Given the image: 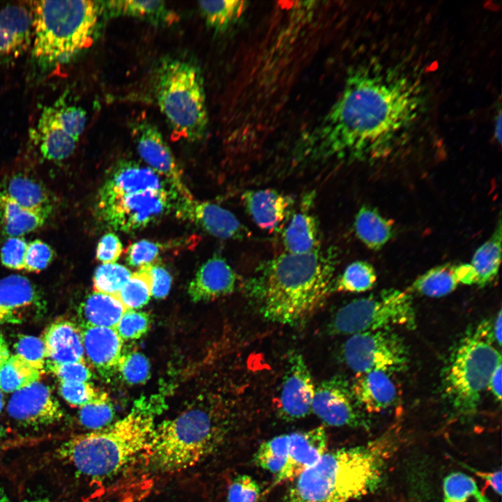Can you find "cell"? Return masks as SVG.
<instances>
[{
	"label": "cell",
	"instance_id": "cell-1",
	"mask_svg": "<svg viewBox=\"0 0 502 502\" xmlns=\"http://www.w3.org/2000/svg\"><path fill=\"white\" fill-rule=\"evenodd\" d=\"M423 106L419 84L404 73L373 63L355 68L299 151L312 161L383 158L412 128Z\"/></svg>",
	"mask_w": 502,
	"mask_h": 502
},
{
	"label": "cell",
	"instance_id": "cell-2",
	"mask_svg": "<svg viewBox=\"0 0 502 502\" xmlns=\"http://www.w3.org/2000/svg\"><path fill=\"white\" fill-rule=\"evenodd\" d=\"M337 253L332 248L284 252L263 262L245 283L264 318L282 324L307 319L332 291Z\"/></svg>",
	"mask_w": 502,
	"mask_h": 502
},
{
	"label": "cell",
	"instance_id": "cell-3",
	"mask_svg": "<svg viewBox=\"0 0 502 502\" xmlns=\"http://www.w3.org/2000/svg\"><path fill=\"white\" fill-rule=\"evenodd\" d=\"M392 430L354 447L326 452L295 479L281 502H350L375 491L397 443Z\"/></svg>",
	"mask_w": 502,
	"mask_h": 502
},
{
	"label": "cell",
	"instance_id": "cell-4",
	"mask_svg": "<svg viewBox=\"0 0 502 502\" xmlns=\"http://www.w3.org/2000/svg\"><path fill=\"white\" fill-rule=\"evenodd\" d=\"M157 408L153 402H137L128 414L114 423L61 443L56 455L89 477L110 476L142 454L155 426Z\"/></svg>",
	"mask_w": 502,
	"mask_h": 502
},
{
	"label": "cell",
	"instance_id": "cell-5",
	"mask_svg": "<svg viewBox=\"0 0 502 502\" xmlns=\"http://www.w3.org/2000/svg\"><path fill=\"white\" fill-rule=\"evenodd\" d=\"M228 431V420L217 407L196 404L155 426L142 452L153 471L171 473L190 468L214 452Z\"/></svg>",
	"mask_w": 502,
	"mask_h": 502
},
{
	"label": "cell",
	"instance_id": "cell-6",
	"mask_svg": "<svg viewBox=\"0 0 502 502\" xmlns=\"http://www.w3.org/2000/svg\"><path fill=\"white\" fill-rule=\"evenodd\" d=\"M32 3L33 54L40 63H63L92 43L101 7L99 2L67 0Z\"/></svg>",
	"mask_w": 502,
	"mask_h": 502
},
{
	"label": "cell",
	"instance_id": "cell-7",
	"mask_svg": "<svg viewBox=\"0 0 502 502\" xmlns=\"http://www.w3.org/2000/svg\"><path fill=\"white\" fill-rule=\"evenodd\" d=\"M493 341L491 326L484 321L460 340L450 356L443 372V390L460 416L475 413L493 372L501 363Z\"/></svg>",
	"mask_w": 502,
	"mask_h": 502
},
{
	"label": "cell",
	"instance_id": "cell-8",
	"mask_svg": "<svg viewBox=\"0 0 502 502\" xmlns=\"http://www.w3.org/2000/svg\"><path fill=\"white\" fill-rule=\"evenodd\" d=\"M203 84L199 70L190 63L167 60L159 69L157 102L178 137L197 140L206 132L208 115Z\"/></svg>",
	"mask_w": 502,
	"mask_h": 502
},
{
	"label": "cell",
	"instance_id": "cell-9",
	"mask_svg": "<svg viewBox=\"0 0 502 502\" xmlns=\"http://www.w3.org/2000/svg\"><path fill=\"white\" fill-rule=\"evenodd\" d=\"M393 326L410 330L416 327L412 297L407 291L390 288L351 301L338 309L328 329L333 335H352Z\"/></svg>",
	"mask_w": 502,
	"mask_h": 502
},
{
	"label": "cell",
	"instance_id": "cell-10",
	"mask_svg": "<svg viewBox=\"0 0 502 502\" xmlns=\"http://www.w3.org/2000/svg\"><path fill=\"white\" fill-rule=\"evenodd\" d=\"M342 356L357 374L380 371L390 374L404 371L409 362L406 344L390 328L352 335L343 345Z\"/></svg>",
	"mask_w": 502,
	"mask_h": 502
},
{
	"label": "cell",
	"instance_id": "cell-11",
	"mask_svg": "<svg viewBox=\"0 0 502 502\" xmlns=\"http://www.w3.org/2000/svg\"><path fill=\"white\" fill-rule=\"evenodd\" d=\"M165 189L149 190L98 201L100 219L116 230L131 232L146 227L171 206Z\"/></svg>",
	"mask_w": 502,
	"mask_h": 502
},
{
	"label": "cell",
	"instance_id": "cell-12",
	"mask_svg": "<svg viewBox=\"0 0 502 502\" xmlns=\"http://www.w3.org/2000/svg\"><path fill=\"white\" fill-rule=\"evenodd\" d=\"M287 357L277 412L282 419L292 421L305 418L312 411L315 386L303 356L292 351Z\"/></svg>",
	"mask_w": 502,
	"mask_h": 502
},
{
	"label": "cell",
	"instance_id": "cell-13",
	"mask_svg": "<svg viewBox=\"0 0 502 502\" xmlns=\"http://www.w3.org/2000/svg\"><path fill=\"white\" fill-rule=\"evenodd\" d=\"M312 411L330 426L356 427L362 423L351 385L339 376L324 380L315 386Z\"/></svg>",
	"mask_w": 502,
	"mask_h": 502
},
{
	"label": "cell",
	"instance_id": "cell-14",
	"mask_svg": "<svg viewBox=\"0 0 502 502\" xmlns=\"http://www.w3.org/2000/svg\"><path fill=\"white\" fill-rule=\"evenodd\" d=\"M7 411L21 425L33 428L54 424L63 417L61 406L50 388L38 381L14 392Z\"/></svg>",
	"mask_w": 502,
	"mask_h": 502
},
{
	"label": "cell",
	"instance_id": "cell-15",
	"mask_svg": "<svg viewBox=\"0 0 502 502\" xmlns=\"http://www.w3.org/2000/svg\"><path fill=\"white\" fill-rule=\"evenodd\" d=\"M137 151L149 167L165 177L181 198H193L183 181L181 172L167 144L158 129L144 120L132 128Z\"/></svg>",
	"mask_w": 502,
	"mask_h": 502
},
{
	"label": "cell",
	"instance_id": "cell-16",
	"mask_svg": "<svg viewBox=\"0 0 502 502\" xmlns=\"http://www.w3.org/2000/svg\"><path fill=\"white\" fill-rule=\"evenodd\" d=\"M45 307L43 296L26 277L14 275L0 279V325L38 319Z\"/></svg>",
	"mask_w": 502,
	"mask_h": 502
},
{
	"label": "cell",
	"instance_id": "cell-17",
	"mask_svg": "<svg viewBox=\"0 0 502 502\" xmlns=\"http://www.w3.org/2000/svg\"><path fill=\"white\" fill-rule=\"evenodd\" d=\"M176 215L217 238L242 240L251 236L248 228L234 213L208 201L181 198Z\"/></svg>",
	"mask_w": 502,
	"mask_h": 502
},
{
	"label": "cell",
	"instance_id": "cell-18",
	"mask_svg": "<svg viewBox=\"0 0 502 502\" xmlns=\"http://www.w3.org/2000/svg\"><path fill=\"white\" fill-rule=\"evenodd\" d=\"M327 446L328 436L323 426L289 434L287 461L274 484L293 480L314 466L327 452Z\"/></svg>",
	"mask_w": 502,
	"mask_h": 502
},
{
	"label": "cell",
	"instance_id": "cell-19",
	"mask_svg": "<svg viewBox=\"0 0 502 502\" xmlns=\"http://www.w3.org/2000/svg\"><path fill=\"white\" fill-rule=\"evenodd\" d=\"M32 5L13 3L0 8V56L15 59L33 43Z\"/></svg>",
	"mask_w": 502,
	"mask_h": 502
},
{
	"label": "cell",
	"instance_id": "cell-20",
	"mask_svg": "<svg viewBox=\"0 0 502 502\" xmlns=\"http://www.w3.org/2000/svg\"><path fill=\"white\" fill-rule=\"evenodd\" d=\"M165 189L160 176L149 167L123 160L112 169L100 188L98 201L149 190Z\"/></svg>",
	"mask_w": 502,
	"mask_h": 502
},
{
	"label": "cell",
	"instance_id": "cell-21",
	"mask_svg": "<svg viewBox=\"0 0 502 502\" xmlns=\"http://www.w3.org/2000/svg\"><path fill=\"white\" fill-rule=\"evenodd\" d=\"M236 275L227 261L214 256L204 262L190 281L188 292L194 302L212 301L231 294Z\"/></svg>",
	"mask_w": 502,
	"mask_h": 502
},
{
	"label": "cell",
	"instance_id": "cell-22",
	"mask_svg": "<svg viewBox=\"0 0 502 502\" xmlns=\"http://www.w3.org/2000/svg\"><path fill=\"white\" fill-rule=\"evenodd\" d=\"M241 200L256 225L269 232L280 228L294 201L291 197L270 188L245 191Z\"/></svg>",
	"mask_w": 502,
	"mask_h": 502
},
{
	"label": "cell",
	"instance_id": "cell-23",
	"mask_svg": "<svg viewBox=\"0 0 502 502\" xmlns=\"http://www.w3.org/2000/svg\"><path fill=\"white\" fill-rule=\"evenodd\" d=\"M84 353L102 375L118 370L123 340L114 328L81 326Z\"/></svg>",
	"mask_w": 502,
	"mask_h": 502
},
{
	"label": "cell",
	"instance_id": "cell-24",
	"mask_svg": "<svg viewBox=\"0 0 502 502\" xmlns=\"http://www.w3.org/2000/svg\"><path fill=\"white\" fill-rule=\"evenodd\" d=\"M41 339L45 347V364L86 362L82 330L73 321L58 319L52 322Z\"/></svg>",
	"mask_w": 502,
	"mask_h": 502
},
{
	"label": "cell",
	"instance_id": "cell-25",
	"mask_svg": "<svg viewBox=\"0 0 502 502\" xmlns=\"http://www.w3.org/2000/svg\"><path fill=\"white\" fill-rule=\"evenodd\" d=\"M351 389L359 407L369 413L384 411L397 400V389L390 374L380 371L358 374Z\"/></svg>",
	"mask_w": 502,
	"mask_h": 502
},
{
	"label": "cell",
	"instance_id": "cell-26",
	"mask_svg": "<svg viewBox=\"0 0 502 502\" xmlns=\"http://www.w3.org/2000/svg\"><path fill=\"white\" fill-rule=\"evenodd\" d=\"M36 130L40 152L46 159L62 160L74 151L77 141L59 122L53 105L44 107Z\"/></svg>",
	"mask_w": 502,
	"mask_h": 502
},
{
	"label": "cell",
	"instance_id": "cell-27",
	"mask_svg": "<svg viewBox=\"0 0 502 502\" xmlns=\"http://www.w3.org/2000/svg\"><path fill=\"white\" fill-rule=\"evenodd\" d=\"M285 252L306 254L321 248L317 219L307 208L293 215L282 233Z\"/></svg>",
	"mask_w": 502,
	"mask_h": 502
},
{
	"label": "cell",
	"instance_id": "cell-28",
	"mask_svg": "<svg viewBox=\"0 0 502 502\" xmlns=\"http://www.w3.org/2000/svg\"><path fill=\"white\" fill-rule=\"evenodd\" d=\"M100 3L111 17H138L157 25H170L178 20V15L163 1L112 0Z\"/></svg>",
	"mask_w": 502,
	"mask_h": 502
},
{
	"label": "cell",
	"instance_id": "cell-29",
	"mask_svg": "<svg viewBox=\"0 0 502 502\" xmlns=\"http://www.w3.org/2000/svg\"><path fill=\"white\" fill-rule=\"evenodd\" d=\"M49 213L24 208L0 194V221L8 237H21L42 227Z\"/></svg>",
	"mask_w": 502,
	"mask_h": 502
},
{
	"label": "cell",
	"instance_id": "cell-30",
	"mask_svg": "<svg viewBox=\"0 0 502 502\" xmlns=\"http://www.w3.org/2000/svg\"><path fill=\"white\" fill-rule=\"evenodd\" d=\"M126 310L117 298L93 292L80 305L79 312L82 325L114 328Z\"/></svg>",
	"mask_w": 502,
	"mask_h": 502
},
{
	"label": "cell",
	"instance_id": "cell-31",
	"mask_svg": "<svg viewBox=\"0 0 502 502\" xmlns=\"http://www.w3.org/2000/svg\"><path fill=\"white\" fill-rule=\"evenodd\" d=\"M0 194L24 208L51 212L50 198L45 188L28 176L16 175L7 179L0 185Z\"/></svg>",
	"mask_w": 502,
	"mask_h": 502
},
{
	"label": "cell",
	"instance_id": "cell-32",
	"mask_svg": "<svg viewBox=\"0 0 502 502\" xmlns=\"http://www.w3.org/2000/svg\"><path fill=\"white\" fill-rule=\"evenodd\" d=\"M354 230L359 240L368 248L380 250L393 236L391 223L374 208L363 206L354 219Z\"/></svg>",
	"mask_w": 502,
	"mask_h": 502
},
{
	"label": "cell",
	"instance_id": "cell-33",
	"mask_svg": "<svg viewBox=\"0 0 502 502\" xmlns=\"http://www.w3.org/2000/svg\"><path fill=\"white\" fill-rule=\"evenodd\" d=\"M502 228L501 218L492 236L475 252L471 263L476 274V284L482 287L497 275L501 261Z\"/></svg>",
	"mask_w": 502,
	"mask_h": 502
},
{
	"label": "cell",
	"instance_id": "cell-34",
	"mask_svg": "<svg viewBox=\"0 0 502 502\" xmlns=\"http://www.w3.org/2000/svg\"><path fill=\"white\" fill-rule=\"evenodd\" d=\"M459 284L455 265L445 264L435 266L418 276L408 291L430 297H441L453 291Z\"/></svg>",
	"mask_w": 502,
	"mask_h": 502
},
{
	"label": "cell",
	"instance_id": "cell-35",
	"mask_svg": "<svg viewBox=\"0 0 502 502\" xmlns=\"http://www.w3.org/2000/svg\"><path fill=\"white\" fill-rule=\"evenodd\" d=\"M248 7V1L239 0L198 2V8L206 24L217 32L225 31L234 24Z\"/></svg>",
	"mask_w": 502,
	"mask_h": 502
},
{
	"label": "cell",
	"instance_id": "cell-36",
	"mask_svg": "<svg viewBox=\"0 0 502 502\" xmlns=\"http://www.w3.org/2000/svg\"><path fill=\"white\" fill-rule=\"evenodd\" d=\"M42 374L20 356L11 355L0 368V390L15 392L38 381Z\"/></svg>",
	"mask_w": 502,
	"mask_h": 502
},
{
	"label": "cell",
	"instance_id": "cell-37",
	"mask_svg": "<svg viewBox=\"0 0 502 502\" xmlns=\"http://www.w3.org/2000/svg\"><path fill=\"white\" fill-rule=\"evenodd\" d=\"M376 281L375 270L370 263L365 261H355L349 264L342 274L334 280L332 291L364 292L372 289Z\"/></svg>",
	"mask_w": 502,
	"mask_h": 502
},
{
	"label": "cell",
	"instance_id": "cell-38",
	"mask_svg": "<svg viewBox=\"0 0 502 502\" xmlns=\"http://www.w3.org/2000/svg\"><path fill=\"white\" fill-rule=\"evenodd\" d=\"M443 502H491L476 480L462 472H452L443 481Z\"/></svg>",
	"mask_w": 502,
	"mask_h": 502
},
{
	"label": "cell",
	"instance_id": "cell-39",
	"mask_svg": "<svg viewBox=\"0 0 502 502\" xmlns=\"http://www.w3.org/2000/svg\"><path fill=\"white\" fill-rule=\"evenodd\" d=\"M151 296V280L147 266H144L131 274L116 298L127 310H135L146 305Z\"/></svg>",
	"mask_w": 502,
	"mask_h": 502
},
{
	"label": "cell",
	"instance_id": "cell-40",
	"mask_svg": "<svg viewBox=\"0 0 502 502\" xmlns=\"http://www.w3.org/2000/svg\"><path fill=\"white\" fill-rule=\"evenodd\" d=\"M288 446L289 434L275 436L259 446L254 456V462L276 476L286 463Z\"/></svg>",
	"mask_w": 502,
	"mask_h": 502
},
{
	"label": "cell",
	"instance_id": "cell-41",
	"mask_svg": "<svg viewBox=\"0 0 502 502\" xmlns=\"http://www.w3.org/2000/svg\"><path fill=\"white\" fill-rule=\"evenodd\" d=\"M126 266L116 264H102L96 270L93 278L94 293L116 297L131 275Z\"/></svg>",
	"mask_w": 502,
	"mask_h": 502
},
{
	"label": "cell",
	"instance_id": "cell-42",
	"mask_svg": "<svg viewBox=\"0 0 502 502\" xmlns=\"http://www.w3.org/2000/svg\"><path fill=\"white\" fill-rule=\"evenodd\" d=\"M59 393L68 403L79 407L108 397L107 393L98 390L89 381H60Z\"/></svg>",
	"mask_w": 502,
	"mask_h": 502
},
{
	"label": "cell",
	"instance_id": "cell-43",
	"mask_svg": "<svg viewBox=\"0 0 502 502\" xmlns=\"http://www.w3.org/2000/svg\"><path fill=\"white\" fill-rule=\"evenodd\" d=\"M123 379L131 385L144 383L150 377V364L140 352L123 353L118 367Z\"/></svg>",
	"mask_w": 502,
	"mask_h": 502
},
{
	"label": "cell",
	"instance_id": "cell-44",
	"mask_svg": "<svg viewBox=\"0 0 502 502\" xmlns=\"http://www.w3.org/2000/svg\"><path fill=\"white\" fill-rule=\"evenodd\" d=\"M114 409L109 397L80 407L79 420L82 425L98 430L105 427L112 420Z\"/></svg>",
	"mask_w": 502,
	"mask_h": 502
},
{
	"label": "cell",
	"instance_id": "cell-45",
	"mask_svg": "<svg viewBox=\"0 0 502 502\" xmlns=\"http://www.w3.org/2000/svg\"><path fill=\"white\" fill-rule=\"evenodd\" d=\"M150 325V317L147 313L128 310L122 315L114 329L123 340H130L138 339L146 333Z\"/></svg>",
	"mask_w": 502,
	"mask_h": 502
},
{
	"label": "cell",
	"instance_id": "cell-46",
	"mask_svg": "<svg viewBox=\"0 0 502 502\" xmlns=\"http://www.w3.org/2000/svg\"><path fill=\"white\" fill-rule=\"evenodd\" d=\"M15 349L17 355L44 373L46 352L42 339L32 335H20L15 344Z\"/></svg>",
	"mask_w": 502,
	"mask_h": 502
},
{
	"label": "cell",
	"instance_id": "cell-47",
	"mask_svg": "<svg viewBox=\"0 0 502 502\" xmlns=\"http://www.w3.org/2000/svg\"><path fill=\"white\" fill-rule=\"evenodd\" d=\"M55 115L64 130L78 141L86 126V113L74 105H53Z\"/></svg>",
	"mask_w": 502,
	"mask_h": 502
},
{
	"label": "cell",
	"instance_id": "cell-48",
	"mask_svg": "<svg viewBox=\"0 0 502 502\" xmlns=\"http://www.w3.org/2000/svg\"><path fill=\"white\" fill-rule=\"evenodd\" d=\"M261 489L257 480L247 474L236 476L227 491V502H257Z\"/></svg>",
	"mask_w": 502,
	"mask_h": 502
},
{
	"label": "cell",
	"instance_id": "cell-49",
	"mask_svg": "<svg viewBox=\"0 0 502 502\" xmlns=\"http://www.w3.org/2000/svg\"><path fill=\"white\" fill-rule=\"evenodd\" d=\"M162 246L148 240H141L130 245L126 252V261L132 267L141 268L156 262Z\"/></svg>",
	"mask_w": 502,
	"mask_h": 502
},
{
	"label": "cell",
	"instance_id": "cell-50",
	"mask_svg": "<svg viewBox=\"0 0 502 502\" xmlns=\"http://www.w3.org/2000/svg\"><path fill=\"white\" fill-rule=\"evenodd\" d=\"M47 370L61 382H89L93 374L86 362L45 364Z\"/></svg>",
	"mask_w": 502,
	"mask_h": 502
},
{
	"label": "cell",
	"instance_id": "cell-51",
	"mask_svg": "<svg viewBox=\"0 0 502 502\" xmlns=\"http://www.w3.org/2000/svg\"><path fill=\"white\" fill-rule=\"evenodd\" d=\"M28 243L22 237H8L1 248L2 264L12 270L24 269V259Z\"/></svg>",
	"mask_w": 502,
	"mask_h": 502
},
{
	"label": "cell",
	"instance_id": "cell-52",
	"mask_svg": "<svg viewBox=\"0 0 502 502\" xmlns=\"http://www.w3.org/2000/svg\"><path fill=\"white\" fill-rule=\"evenodd\" d=\"M51 247L41 240L36 239L28 243L25 259L24 270L38 273L47 267L53 258Z\"/></svg>",
	"mask_w": 502,
	"mask_h": 502
},
{
	"label": "cell",
	"instance_id": "cell-53",
	"mask_svg": "<svg viewBox=\"0 0 502 502\" xmlns=\"http://www.w3.org/2000/svg\"><path fill=\"white\" fill-rule=\"evenodd\" d=\"M123 252V245L115 234H105L99 241L96 252V259L102 264L115 263Z\"/></svg>",
	"mask_w": 502,
	"mask_h": 502
},
{
	"label": "cell",
	"instance_id": "cell-54",
	"mask_svg": "<svg viewBox=\"0 0 502 502\" xmlns=\"http://www.w3.org/2000/svg\"><path fill=\"white\" fill-rule=\"evenodd\" d=\"M146 266L151 280L152 296L156 298L166 297L172 282L170 273L156 262Z\"/></svg>",
	"mask_w": 502,
	"mask_h": 502
},
{
	"label": "cell",
	"instance_id": "cell-55",
	"mask_svg": "<svg viewBox=\"0 0 502 502\" xmlns=\"http://www.w3.org/2000/svg\"><path fill=\"white\" fill-rule=\"evenodd\" d=\"M477 476L485 480L499 496L501 494V471L492 472L480 471L476 469H470Z\"/></svg>",
	"mask_w": 502,
	"mask_h": 502
},
{
	"label": "cell",
	"instance_id": "cell-56",
	"mask_svg": "<svg viewBox=\"0 0 502 502\" xmlns=\"http://www.w3.org/2000/svg\"><path fill=\"white\" fill-rule=\"evenodd\" d=\"M455 273L459 284L469 285L476 284V274L470 264L455 265Z\"/></svg>",
	"mask_w": 502,
	"mask_h": 502
},
{
	"label": "cell",
	"instance_id": "cell-57",
	"mask_svg": "<svg viewBox=\"0 0 502 502\" xmlns=\"http://www.w3.org/2000/svg\"><path fill=\"white\" fill-rule=\"evenodd\" d=\"M501 376L502 365L501 363L493 372L487 386L499 402L501 400Z\"/></svg>",
	"mask_w": 502,
	"mask_h": 502
},
{
	"label": "cell",
	"instance_id": "cell-58",
	"mask_svg": "<svg viewBox=\"0 0 502 502\" xmlns=\"http://www.w3.org/2000/svg\"><path fill=\"white\" fill-rule=\"evenodd\" d=\"M492 330L494 340L497 342L499 346H501L502 340V316L501 310H499L494 324L492 326Z\"/></svg>",
	"mask_w": 502,
	"mask_h": 502
},
{
	"label": "cell",
	"instance_id": "cell-59",
	"mask_svg": "<svg viewBox=\"0 0 502 502\" xmlns=\"http://www.w3.org/2000/svg\"><path fill=\"white\" fill-rule=\"evenodd\" d=\"M0 502H56L49 499H25V500H14L10 498L6 492L0 487Z\"/></svg>",
	"mask_w": 502,
	"mask_h": 502
},
{
	"label": "cell",
	"instance_id": "cell-60",
	"mask_svg": "<svg viewBox=\"0 0 502 502\" xmlns=\"http://www.w3.org/2000/svg\"><path fill=\"white\" fill-rule=\"evenodd\" d=\"M8 344L4 337L0 334V368L10 357Z\"/></svg>",
	"mask_w": 502,
	"mask_h": 502
},
{
	"label": "cell",
	"instance_id": "cell-61",
	"mask_svg": "<svg viewBox=\"0 0 502 502\" xmlns=\"http://www.w3.org/2000/svg\"><path fill=\"white\" fill-rule=\"evenodd\" d=\"M494 135L496 140L500 144L501 142V111H499L498 115L495 117L494 126Z\"/></svg>",
	"mask_w": 502,
	"mask_h": 502
},
{
	"label": "cell",
	"instance_id": "cell-62",
	"mask_svg": "<svg viewBox=\"0 0 502 502\" xmlns=\"http://www.w3.org/2000/svg\"><path fill=\"white\" fill-rule=\"evenodd\" d=\"M4 406L3 395L0 390V412L2 411Z\"/></svg>",
	"mask_w": 502,
	"mask_h": 502
},
{
	"label": "cell",
	"instance_id": "cell-63",
	"mask_svg": "<svg viewBox=\"0 0 502 502\" xmlns=\"http://www.w3.org/2000/svg\"><path fill=\"white\" fill-rule=\"evenodd\" d=\"M6 434V430L5 428L0 424V438H2L5 436Z\"/></svg>",
	"mask_w": 502,
	"mask_h": 502
}]
</instances>
